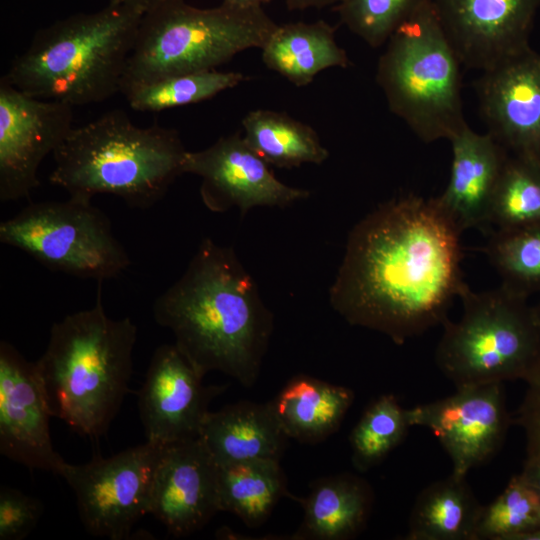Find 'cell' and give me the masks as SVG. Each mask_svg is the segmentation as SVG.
<instances>
[{"instance_id":"cell-1","label":"cell","mask_w":540,"mask_h":540,"mask_svg":"<svg viewBox=\"0 0 540 540\" xmlns=\"http://www.w3.org/2000/svg\"><path fill=\"white\" fill-rule=\"evenodd\" d=\"M461 234L436 197L410 194L379 205L349 233L331 306L397 345L443 325L468 287Z\"/></svg>"},{"instance_id":"cell-2","label":"cell","mask_w":540,"mask_h":540,"mask_svg":"<svg viewBox=\"0 0 540 540\" xmlns=\"http://www.w3.org/2000/svg\"><path fill=\"white\" fill-rule=\"evenodd\" d=\"M153 315L201 376L219 371L244 387L256 383L273 315L231 247L203 239L182 276L155 300Z\"/></svg>"},{"instance_id":"cell-3","label":"cell","mask_w":540,"mask_h":540,"mask_svg":"<svg viewBox=\"0 0 540 540\" xmlns=\"http://www.w3.org/2000/svg\"><path fill=\"white\" fill-rule=\"evenodd\" d=\"M100 286L93 307L52 325L35 361L52 417L89 438L107 432L128 393L137 339L129 317L106 314Z\"/></svg>"},{"instance_id":"cell-4","label":"cell","mask_w":540,"mask_h":540,"mask_svg":"<svg viewBox=\"0 0 540 540\" xmlns=\"http://www.w3.org/2000/svg\"><path fill=\"white\" fill-rule=\"evenodd\" d=\"M143 14L110 4L38 30L2 76L20 91L74 106L121 93L123 76Z\"/></svg>"},{"instance_id":"cell-5","label":"cell","mask_w":540,"mask_h":540,"mask_svg":"<svg viewBox=\"0 0 540 540\" xmlns=\"http://www.w3.org/2000/svg\"><path fill=\"white\" fill-rule=\"evenodd\" d=\"M187 152L175 129L139 127L112 110L70 130L52 154L49 181L70 197L112 194L130 207L149 208L184 174Z\"/></svg>"},{"instance_id":"cell-6","label":"cell","mask_w":540,"mask_h":540,"mask_svg":"<svg viewBox=\"0 0 540 540\" xmlns=\"http://www.w3.org/2000/svg\"><path fill=\"white\" fill-rule=\"evenodd\" d=\"M461 66L428 0L386 42L378 60L376 81L389 110L421 141H450L467 125Z\"/></svg>"},{"instance_id":"cell-7","label":"cell","mask_w":540,"mask_h":540,"mask_svg":"<svg viewBox=\"0 0 540 540\" xmlns=\"http://www.w3.org/2000/svg\"><path fill=\"white\" fill-rule=\"evenodd\" d=\"M276 24L263 7L222 2L197 8L185 0L143 15L121 93L164 77L206 70L251 48L261 49Z\"/></svg>"},{"instance_id":"cell-8","label":"cell","mask_w":540,"mask_h":540,"mask_svg":"<svg viewBox=\"0 0 540 540\" xmlns=\"http://www.w3.org/2000/svg\"><path fill=\"white\" fill-rule=\"evenodd\" d=\"M459 320L447 319L435 351L455 388L531 381L540 372V320L526 297L503 286L460 295Z\"/></svg>"},{"instance_id":"cell-9","label":"cell","mask_w":540,"mask_h":540,"mask_svg":"<svg viewBox=\"0 0 540 540\" xmlns=\"http://www.w3.org/2000/svg\"><path fill=\"white\" fill-rule=\"evenodd\" d=\"M0 241L51 270L99 282L131 264L108 217L91 200L70 196L27 205L1 222Z\"/></svg>"},{"instance_id":"cell-10","label":"cell","mask_w":540,"mask_h":540,"mask_svg":"<svg viewBox=\"0 0 540 540\" xmlns=\"http://www.w3.org/2000/svg\"><path fill=\"white\" fill-rule=\"evenodd\" d=\"M163 446L146 440L108 458L95 455L85 464L66 463L60 476L73 490L89 534L127 539L135 523L150 514L153 480Z\"/></svg>"},{"instance_id":"cell-11","label":"cell","mask_w":540,"mask_h":540,"mask_svg":"<svg viewBox=\"0 0 540 540\" xmlns=\"http://www.w3.org/2000/svg\"><path fill=\"white\" fill-rule=\"evenodd\" d=\"M69 104L28 95L0 80V200L29 197L38 169L73 128Z\"/></svg>"},{"instance_id":"cell-12","label":"cell","mask_w":540,"mask_h":540,"mask_svg":"<svg viewBox=\"0 0 540 540\" xmlns=\"http://www.w3.org/2000/svg\"><path fill=\"white\" fill-rule=\"evenodd\" d=\"M408 416L411 426L433 432L458 476L493 457L512 423L503 383L456 388L448 397L408 409Z\"/></svg>"},{"instance_id":"cell-13","label":"cell","mask_w":540,"mask_h":540,"mask_svg":"<svg viewBox=\"0 0 540 540\" xmlns=\"http://www.w3.org/2000/svg\"><path fill=\"white\" fill-rule=\"evenodd\" d=\"M240 132L223 136L200 151H188L183 172L201 178L200 196L212 212L238 208L245 215L255 207H286L310 192L275 177Z\"/></svg>"},{"instance_id":"cell-14","label":"cell","mask_w":540,"mask_h":540,"mask_svg":"<svg viewBox=\"0 0 540 540\" xmlns=\"http://www.w3.org/2000/svg\"><path fill=\"white\" fill-rule=\"evenodd\" d=\"M175 344L159 346L138 393L147 441L167 445L200 436L210 401L221 386H205Z\"/></svg>"},{"instance_id":"cell-15","label":"cell","mask_w":540,"mask_h":540,"mask_svg":"<svg viewBox=\"0 0 540 540\" xmlns=\"http://www.w3.org/2000/svg\"><path fill=\"white\" fill-rule=\"evenodd\" d=\"M462 65L487 70L530 48L540 0H431Z\"/></svg>"},{"instance_id":"cell-16","label":"cell","mask_w":540,"mask_h":540,"mask_svg":"<svg viewBox=\"0 0 540 540\" xmlns=\"http://www.w3.org/2000/svg\"><path fill=\"white\" fill-rule=\"evenodd\" d=\"M52 417L37 373L7 341L0 343V452L31 469L61 475L66 463L54 450Z\"/></svg>"},{"instance_id":"cell-17","label":"cell","mask_w":540,"mask_h":540,"mask_svg":"<svg viewBox=\"0 0 540 540\" xmlns=\"http://www.w3.org/2000/svg\"><path fill=\"white\" fill-rule=\"evenodd\" d=\"M490 133L510 154L540 161V53L531 47L474 82Z\"/></svg>"},{"instance_id":"cell-18","label":"cell","mask_w":540,"mask_h":540,"mask_svg":"<svg viewBox=\"0 0 540 540\" xmlns=\"http://www.w3.org/2000/svg\"><path fill=\"white\" fill-rule=\"evenodd\" d=\"M221 512L219 465L202 438L163 446L155 471L150 514L175 537L202 529Z\"/></svg>"},{"instance_id":"cell-19","label":"cell","mask_w":540,"mask_h":540,"mask_svg":"<svg viewBox=\"0 0 540 540\" xmlns=\"http://www.w3.org/2000/svg\"><path fill=\"white\" fill-rule=\"evenodd\" d=\"M450 143V176L436 199L461 233L470 228L489 232L492 198L510 153L490 133L479 134L468 124Z\"/></svg>"},{"instance_id":"cell-20","label":"cell","mask_w":540,"mask_h":540,"mask_svg":"<svg viewBox=\"0 0 540 540\" xmlns=\"http://www.w3.org/2000/svg\"><path fill=\"white\" fill-rule=\"evenodd\" d=\"M200 437L219 466L255 459L280 461L290 440L269 402L250 401L209 411Z\"/></svg>"},{"instance_id":"cell-21","label":"cell","mask_w":540,"mask_h":540,"mask_svg":"<svg viewBox=\"0 0 540 540\" xmlns=\"http://www.w3.org/2000/svg\"><path fill=\"white\" fill-rule=\"evenodd\" d=\"M299 501L304 517L292 539L345 540L365 528L374 494L367 481L343 473L316 480Z\"/></svg>"},{"instance_id":"cell-22","label":"cell","mask_w":540,"mask_h":540,"mask_svg":"<svg viewBox=\"0 0 540 540\" xmlns=\"http://www.w3.org/2000/svg\"><path fill=\"white\" fill-rule=\"evenodd\" d=\"M353 401L350 388L299 374L269 403L289 439L316 444L339 429Z\"/></svg>"},{"instance_id":"cell-23","label":"cell","mask_w":540,"mask_h":540,"mask_svg":"<svg viewBox=\"0 0 540 540\" xmlns=\"http://www.w3.org/2000/svg\"><path fill=\"white\" fill-rule=\"evenodd\" d=\"M261 52L268 69L297 87L309 85L326 69L350 65L336 41L335 28L324 20L278 25Z\"/></svg>"},{"instance_id":"cell-24","label":"cell","mask_w":540,"mask_h":540,"mask_svg":"<svg viewBox=\"0 0 540 540\" xmlns=\"http://www.w3.org/2000/svg\"><path fill=\"white\" fill-rule=\"evenodd\" d=\"M483 505L466 481L451 473L424 488L408 522L407 540H478Z\"/></svg>"},{"instance_id":"cell-25","label":"cell","mask_w":540,"mask_h":540,"mask_svg":"<svg viewBox=\"0 0 540 540\" xmlns=\"http://www.w3.org/2000/svg\"><path fill=\"white\" fill-rule=\"evenodd\" d=\"M244 139L269 165L278 168L322 164L329 157L317 132L285 112L249 111L242 119Z\"/></svg>"},{"instance_id":"cell-26","label":"cell","mask_w":540,"mask_h":540,"mask_svg":"<svg viewBox=\"0 0 540 540\" xmlns=\"http://www.w3.org/2000/svg\"><path fill=\"white\" fill-rule=\"evenodd\" d=\"M289 495L280 461L255 459L219 466L221 512H230L249 527L263 524L278 501Z\"/></svg>"},{"instance_id":"cell-27","label":"cell","mask_w":540,"mask_h":540,"mask_svg":"<svg viewBox=\"0 0 540 540\" xmlns=\"http://www.w3.org/2000/svg\"><path fill=\"white\" fill-rule=\"evenodd\" d=\"M482 251L501 286L526 298L540 292V223L489 231Z\"/></svg>"},{"instance_id":"cell-28","label":"cell","mask_w":540,"mask_h":540,"mask_svg":"<svg viewBox=\"0 0 540 540\" xmlns=\"http://www.w3.org/2000/svg\"><path fill=\"white\" fill-rule=\"evenodd\" d=\"M246 80L241 72L213 69L164 77L135 86L123 95L136 111L158 112L208 100Z\"/></svg>"},{"instance_id":"cell-29","label":"cell","mask_w":540,"mask_h":540,"mask_svg":"<svg viewBox=\"0 0 540 540\" xmlns=\"http://www.w3.org/2000/svg\"><path fill=\"white\" fill-rule=\"evenodd\" d=\"M411 427L408 409L393 394H383L366 408L351 431L353 466L366 472L381 463L406 437Z\"/></svg>"},{"instance_id":"cell-30","label":"cell","mask_w":540,"mask_h":540,"mask_svg":"<svg viewBox=\"0 0 540 540\" xmlns=\"http://www.w3.org/2000/svg\"><path fill=\"white\" fill-rule=\"evenodd\" d=\"M540 223V161L510 154L490 208L495 229Z\"/></svg>"},{"instance_id":"cell-31","label":"cell","mask_w":540,"mask_h":540,"mask_svg":"<svg viewBox=\"0 0 540 540\" xmlns=\"http://www.w3.org/2000/svg\"><path fill=\"white\" fill-rule=\"evenodd\" d=\"M538 529L540 494L519 473L490 504L483 505L477 538L520 540Z\"/></svg>"},{"instance_id":"cell-32","label":"cell","mask_w":540,"mask_h":540,"mask_svg":"<svg viewBox=\"0 0 540 540\" xmlns=\"http://www.w3.org/2000/svg\"><path fill=\"white\" fill-rule=\"evenodd\" d=\"M428 0H340V22L372 48L386 44L394 31Z\"/></svg>"},{"instance_id":"cell-33","label":"cell","mask_w":540,"mask_h":540,"mask_svg":"<svg viewBox=\"0 0 540 540\" xmlns=\"http://www.w3.org/2000/svg\"><path fill=\"white\" fill-rule=\"evenodd\" d=\"M43 505L15 488L0 489V540H22L34 529Z\"/></svg>"},{"instance_id":"cell-34","label":"cell","mask_w":540,"mask_h":540,"mask_svg":"<svg viewBox=\"0 0 540 540\" xmlns=\"http://www.w3.org/2000/svg\"><path fill=\"white\" fill-rule=\"evenodd\" d=\"M525 396L512 420L526 439V459L540 455V372L527 383Z\"/></svg>"},{"instance_id":"cell-35","label":"cell","mask_w":540,"mask_h":540,"mask_svg":"<svg viewBox=\"0 0 540 540\" xmlns=\"http://www.w3.org/2000/svg\"><path fill=\"white\" fill-rule=\"evenodd\" d=\"M178 1L184 0H108V3L129 6L144 15L162 6Z\"/></svg>"},{"instance_id":"cell-36","label":"cell","mask_w":540,"mask_h":540,"mask_svg":"<svg viewBox=\"0 0 540 540\" xmlns=\"http://www.w3.org/2000/svg\"><path fill=\"white\" fill-rule=\"evenodd\" d=\"M520 475L540 494V455L525 459Z\"/></svg>"},{"instance_id":"cell-37","label":"cell","mask_w":540,"mask_h":540,"mask_svg":"<svg viewBox=\"0 0 540 540\" xmlns=\"http://www.w3.org/2000/svg\"><path fill=\"white\" fill-rule=\"evenodd\" d=\"M340 0H286V6L291 11L306 10L309 8H324L336 5Z\"/></svg>"},{"instance_id":"cell-38","label":"cell","mask_w":540,"mask_h":540,"mask_svg":"<svg viewBox=\"0 0 540 540\" xmlns=\"http://www.w3.org/2000/svg\"><path fill=\"white\" fill-rule=\"evenodd\" d=\"M272 0H223V2L239 7H263Z\"/></svg>"},{"instance_id":"cell-39","label":"cell","mask_w":540,"mask_h":540,"mask_svg":"<svg viewBox=\"0 0 540 540\" xmlns=\"http://www.w3.org/2000/svg\"><path fill=\"white\" fill-rule=\"evenodd\" d=\"M520 540H540V529L522 536Z\"/></svg>"},{"instance_id":"cell-40","label":"cell","mask_w":540,"mask_h":540,"mask_svg":"<svg viewBox=\"0 0 540 540\" xmlns=\"http://www.w3.org/2000/svg\"><path fill=\"white\" fill-rule=\"evenodd\" d=\"M533 307H534V310H535V312H536L537 317H538L539 320H540V301H539V303H538L536 306H533Z\"/></svg>"}]
</instances>
